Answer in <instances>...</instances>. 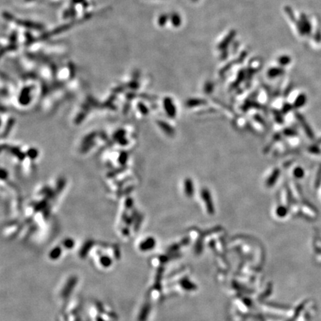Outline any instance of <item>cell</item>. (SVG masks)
Wrapping results in <instances>:
<instances>
[{
    "label": "cell",
    "instance_id": "cell-2",
    "mask_svg": "<svg viewBox=\"0 0 321 321\" xmlns=\"http://www.w3.org/2000/svg\"><path fill=\"white\" fill-rule=\"evenodd\" d=\"M184 190H185V195L187 197H192L194 193V185L191 179H186L184 181Z\"/></svg>",
    "mask_w": 321,
    "mask_h": 321
},
{
    "label": "cell",
    "instance_id": "cell-3",
    "mask_svg": "<svg viewBox=\"0 0 321 321\" xmlns=\"http://www.w3.org/2000/svg\"><path fill=\"white\" fill-rule=\"evenodd\" d=\"M165 109L166 111H167V114L170 117H175L176 115V110L175 108V106L171 102L170 100H166L165 101Z\"/></svg>",
    "mask_w": 321,
    "mask_h": 321
},
{
    "label": "cell",
    "instance_id": "cell-4",
    "mask_svg": "<svg viewBox=\"0 0 321 321\" xmlns=\"http://www.w3.org/2000/svg\"><path fill=\"white\" fill-rule=\"evenodd\" d=\"M307 101L306 96L305 94H300L298 97H297L296 100H295V102L294 103V106H295V108H300L306 104Z\"/></svg>",
    "mask_w": 321,
    "mask_h": 321
},
{
    "label": "cell",
    "instance_id": "cell-7",
    "mask_svg": "<svg viewBox=\"0 0 321 321\" xmlns=\"http://www.w3.org/2000/svg\"><path fill=\"white\" fill-rule=\"evenodd\" d=\"M277 210H276V212H277V215L278 216H280V217H283L285 216H286L287 215V209L286 207H284V206H279L277 207Z\"/></svg>",
    "mask_w": 321,
    "mask_h": 321
},
{
    "label": "cell",
    "instance_id": "cell-5",
    "mask_svg": "<svg viewBox=\"0 0 321 321\" xmlns=\"http://www.w3.org/2000/svg\"><path fill=\"white\" fill-rule=\"evenodd\" d=\"M299 121H300V123H301V124H302L303 127H304L305 132H306V134L308 135L309 138H314V134H313V132H312V129L310 128V126H308V124H307V123L306 122V121L304 120V118H302V117H300V118H299Z\"/></svg>",
    "mask_w": 321,
    "mask_h": 321
},
{
    "label": "cell",
    "instance_id": "cell-1",
    "mask_svg": "<svg viewBox=\"0 0 321 321\" xmlns=\"http://www.w3.org/2000/svg\"><path fill=\"white\" fill-rule=\"evenodd\" d=\"M201 199H202L205 201V206H206L207 211L211 213H213V210H214V207H213V200H212V198H211V195H210V192L207 190V189L201 190Z\"/></svg>",
    "mask_w": 321,
    "mask_h": 321
},
{
    "label": "cell",
    "instance_id": "cell-8",
    "mask_svg": "<svg viewBox=\"0 0 321 321\" xmlns=\"http://www.w3.org/2000/svg\"><path fill=\"white\" fill-rule=\"evenodd\" d=\"M278 175H279V172H274V173L270 176V179H269V181H267V185H273V184L274 183L276 180H277Z\"/></svg>",
    "mask_w": 321,
    "mask_h": 321
},
{
    "label": "cell",
    "instance_id": "cell-9",
    "mask_svg": "<svg viewBox=\"0 0 321 321\" xmlns=\"http://www.w3.org/2000/svg\"><path fill=\"white\" fill-rule=\"evenodd\" d=\"M320 141H321V140H320Z\"/></svg>",
    "mask_w": 321,
    "mask_h": 321
},
{
    "label": "cell",
    "instance_id": "cell-6",
    "mask_svg": "<svg viewBox=\"0 0 321 321\" xmlns=\"http://www.w3.org/2000/svg\"><path fill=\"white\" fill-rule=\"evenodd\" d=\"M294 175L297 179H301L304 176V170L302 167H298L294 170Z\"/></svg>",
    "mask_w": 321,
    "mask_h": 321
}]
</instances>
